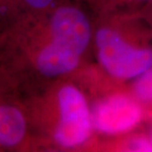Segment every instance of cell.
Instances as JSON below:
<instances>
[{
    "instance_id": "cell-1",
    "label": "cell",
    "mask_w": 152,
    "mask_h": 152,
    "mask_svg": "<svg viewBox=\"0 0 152 152\" xmlns=\"http://www.w3.org/2000/svg\"><path fill=\"white\" fill-rule=\"evenodd\" d=\"M91 28L85 15L73 7H61L50 22V41L39 51L37 67L45 76L71 71L86 48Z\"/></svg>"
},
{
    "instance_id": "cell-9",
    "label": "cell",
    "mask_w": 152,
    "mask_h": 152,
    "mask_svg": "<svg viewBox=\"0 0 152 152\" xmlns=\"http://www.w3.org/2000/svg\"><path fill=\"white\" fill-rule=\"evenodd\" d=\"M150 141H151V144H152V138H151V140H150Z\"/></svg>"
},
{
    "instance_id": "cell-5",
    "label": "cell",
    "mask_w": 152,
    "mask_h": 152,
    "mask_svg": "<svg viewBox=\"0 0 152 152\" xmlns=\"http://www.w3.org/2000/svg\"><path fill=\"white\" fill-rule=\"evenodd\" d=\"M26 124L21 112L12 106L0 109V142L3 146H14L22 140Z\"/></svg>"
},
{
    "instance_id": "cell-3",
    "label": "cell",
    "mask_w": 152,
    "mask_h": 152,
    "mask_svg": "<svg viewBox=\"0 0 152 152\" xmlns=\"http://www.w3.org/2000/svg\"><path fill=\"white\" fill-rule=\"evenodd\" d=\"M59 121L56 140L63 147H74L89 137L92 118L82 93L67 85L58 93Z\"/></svg>"
},
{
    "instance_id": "cell-8",
    "label": "cell",
    "mask_w": 152,
    "mask_h": 152,
    "mask_svg": "<svg viewBox=\"0 0 152 152\" xmlns=\"http://www.w3.org/2000/svg\"><path fill=\"white\" fill-rule=\"evenodd\" d=\"M29 5L36 8H44L50 4L53 0H25Z\"/></svg>"
},
{
    "instance_id": "cell-4",
    "label": "cell",
    "mask_w": 152,
    "mask_h": 152,
    "mask_svg": "<svg viewBox=\"0 0 152 152\" xmlns=\"http://www.w3.org/2000/svg\"><path fill=\"white\" fill-rule=\"evenodd\" d=\"M140 117V109L134 101L118 95L99 103L93 112L92 121L100 132L118 133L134 126Z\"/></svg>"
},
{
    "instance_id": "cell-7",
    "label": "cell",
    "mask_w": 152,
    "mask_h": 152,
    "mask_svg": "<svg viewBox=\"0 0 152 152\" xmlns=\"http://www.w3.org/2000/svg\"><path fill=\"white\" fill-rule=\"evenodd\" d=\"M129 150L132 151H152L150 140L144 138H137L132 140L129 145Z\"/></svg>"
},
{
    "instance_id": "cell-6",
    "label": "cell",
    "mask_w": 152,
    "mask_h": 152,
    "mask_svg": "<svg viewBox=\"0 0 152 152\" xmlns=\"http://www.w3.org/2000/svg\"><path fill=\"white\" fill-rule=\"evenodd\" d=\"M135 93L140 99L152 100V66L140 75L135 84Z\"/></svg>"
},
{
    "instance_id": "cell-2",
    "label": "cell",
    "mask_w": 152,
    "mask_h": 152,
    "mask_svg": "<svg viewBox=\"0 0 152 152\" xmlns=\"http://www.w3.org/2000/svg\"><path fill=\"white\" fill-rule=\"evenodd\" d=\"M96 45L100 61L115 77L132 78L152 66L151 50L132 47L113 30H99Z\"/></svg>"
}]
</instances>
